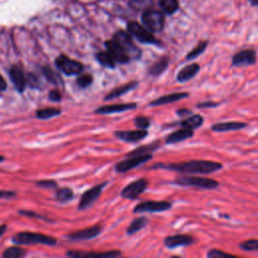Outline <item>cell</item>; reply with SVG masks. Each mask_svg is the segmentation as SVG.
<instances>
[{
    "instance_id": "cell-1",
    "label": "cell",
    "mask_w": 258,
    "mask_h": 258,
    "mask_svg": "<svg viewBox=\"0 0 258 258\" xmlns=\"http://www.w3.org/2000/svg\"><path fill=\"white\" fill-rule=\"evenodd\" d=\"M152 168H164L188 174H209L222 169L223 164L221 162L213 160H189L182 162H173L168 164L156 163L152 166Z\"/></svg>"
},
{
    "instance_id": "cell-2",
    "label": "cell",
    "mask_w": 258,
    "mask_h": 258,
    "mask_svg": "<svg viewBox=\"0 0 258 258\" xmlns=\"http://www.w3.org/2000/svg\"><path fill=\"white\" fill-rule=\"evenodd\" d=\"M12 242L15 244H42L47 246H54L56 239L54 237L44 235L41 233L34 232H19L16 233L12 238Z\"/></svg>"
},
{
    "instance_id": "cell-3",
    "label": "cell",
    "mask_w": 258,
    "mask_h": 258,
    "mask_svg": "<svg viewBox=\"0 0 258 258\" xmlns=\"http://www.w3.org/2000/svg\"><path fill=\"white\" fill-rule=\"evenodd\" d=\"M175 184L181 186H194L203 189H215L219 186V181L209 177H202L196 175H184L179 176L173 181Z\"/></svg>"
},
{
    "instance_id": "cell-4",
    "label": "cell",
    "mask_w": 258,
    "mask_h": 258,
    "mask_svg": "<svg viewBox=\"0 0 258 258\" xmlns=\"http://www.w3.org/2000/svg\"><path fill=\"white\" fill-rule=\"evenodd\" d=\"M141 19L144 26L152 32L161 31L164 27L165 19L163 13L160 11L154 9H146L142 13Z\"/></svg>"
},
{
    "instance_id": "cell-5",
    "label": "cell",
    "mask_w": 258,
    "mask_h": 258,
    "mask_svg": "<svg viewBox=\"0 0 258 258\" xmlns=\"http://www.w3.org/2000/svg\"><path fill=\"white\" fill-rule=\"evenodd\" d=\"M113 39L129 54L131 60L138 59L141 56V50L137 45H135L131 36L127 32L119 30L113 35Z\"/></svg>"
},
{
    "instance_id": "cell-6",
    "label": "cell",
    "mask_w": 258,
    "mask_h": 258,
    "mask_svg": "<svg viewBox=\"0 0 258 258\" xmlns=\"http://www.w3.org/2000/svg\"><path fill=\"white\" fill-rule=\"evenodd\" d=\"M56 69L67 76L79 75L83 72L84 66L82 62L72 59L66 54H59L54 60Z\"/></svg>"
},
{
    "instance_id": "cell-7",
    "label": "cell",
    "mask_w": 258,
    "mask_h": 258,
    "mask_svg": "<svg viewBox=\"0 0 258 258\" xmlns=\"http://www.w3.org/2000/svg\"><path fill=\"white\" fill-rule=\"evenodd\" d=\"M127 29L131 35H133L135 38H137L140 42L148 43V44H160V41L156 39L153 34L148 30L146 27L142 26L138 22L131 21L127 25Z\"/></svg>"
},
{
    "instance_id": "cell-8",
    "label": "cell",
    "mask_w": 258,
    "mask_h": 258,
    "mask_svg": "<svg viewBox=\"0 0 258 258\" xmlns=\"http://www.w3.org/2000/svg\"><path fill=\"white\" fill-rule=\"evenodd\" d=\"M172 203L168 201H145L137 204L133 209L134 213H159L169 210Z\"/></svg>"
},
{
    "instance_id": "cell-9",
    "label": "cell",
    "mask_w": 258,
    "mask_h": 258,
    "mask_svg": "<svg viewBox=\"0 0 258 258\" xmlns=\"http://www.w3.org/2000/svg\"><path fill=\"white\" fill-rule=\"evenodd\" d=\"M152 158V154L151 153H145V154H140V155H133V156H129L128 159L122 160L120 162H118L115 165V170L117 172H126L129 171L145 162H147L148 160H150Z\"/></svg>"
},
{
    "instance_id": "cell-10",
    "label": "cell",
    "mask_w": 258,
    "mask_h": 258,
    "mask_svg": "<svg viewBox=\"0 0 258 258\" xmlns=\"http://www.w3.org/2000/svg\"><path fill=\"white\" fill-rule=\"evenodd\" d=\"M108 182L105 181V182H102V183H99L91 188H89L88 190H86L82 197H81V200H80V203H79V210H86L88 209L90 206H92L94 204V202L101 196L103 189L105 188L106 184Z\"/></svg>"
},
{
    "instance_id": "cell-11",
    "label": "cell",
    "mask_w": 258,
    "mask_h": 258,
    "mask_svg": "<svg viewBox=\"0 0 258 258\" xmlns=\"http://www.w3.org/2000/svg\"><path fill=\"white\" fill-rule=\"evenodd\" d=\"M147 185L148 180L146 178H138L130 182L121 190V197L128 200H134L147 188Z\"/></svg>"
},
{
    "instance_id": "cell-12",
    "label": "cell",
    "mask_w": 258,
    "mask_h": 258,
    "mask_svg": "<svg viewBox=\"0 0 258 258\" xmlns=\"http://www.w3.org/2000/svg\"><path fill=\"white\" fill-rule=\"evenodd\" d=\"M257 53L252 48H247L238 51L232 56L233 67H248L256 63Z\"/></svg>"
},
{
    "instance_id": "cell-13",
    "label": "cell",
    "mask_w": 258,
    "mask_h": 258,
    "mask_svg": "<svg viewBox=\"0 0 258 258\" xmlns=\"http://www.w3.org/2000/svg\"><path fill=\"white\" fill-rule=\"evenodd\" d=\"M105 46L107 50L112 54L116 62L119 63H127L131 60L129 54L112 38L111 40H107L105 42Z\"/></svg>"
},
{
    "instance_id": "cell-14",
    "label": "cell",
    "mask_w": 258,
    "mask_h": 258,
    "mask_svg": "<svg viewBox=\"0 0 258 258\" xmlns=\"http://www.w3.org/2000/svg\"><path fill=\"white\" fill-rule=\"evenodd\" d=\"M195 243V239L192 236L187 234H176L167 236L164 239V245L169 248L173 249L180 246H189Z\"/></svg>"
},
{
    "instance_id": "cell-15",
    "label": "cell",
    "mask_w": 258,
    "mask_h": 258,
    "mask_svg": "<svg viewBox=\"0 0 258 258\" xmlns=\"http://www.w3.org/2000/svg\"><path fill=\"white\" fill-rule=\"evenodd\" d=\"M9 77L14 85V87L16 88V90L19 93H22L26 87L27 84V80L26 77L23 73V70L20 66L18 64H14L10 68L9 70Z\"/></svg>"
},
{
    "instance_id": "cell-16",
    "label": "cell",
    "mask_w": 258,
    "mask_h": 258,
    "mask_svg": "<svg viewBox=\"0 0 258 258\" xmlns=\"http://www.w3.org/2000/svg\"><path fill=\"white\" fill-rule=\"evenodd\" d=\"M115 136L123 141L126 142H138L142 139H144L148 132L146 129H136V130H122V131H116Z\"/></svg>"
},
{
    "instance_id": "cell-17",
    "label": "cell",
    "mask_w": 258,
    "mask_h": 258,
    "mask_svg": "<svg viewBox=\"0 0 258 258\" xmlns=\"http://www.w3.org/2000/svg\"><path fill=\"white\" fill-rule=\"evenodd\" d=\"M102 228L100 225H95L83 230H79V231H75L73 233H70L68 235V238H70L71 240H76V241H81V240H90L93 239L95 237H97L100 232H101Z\"/></svg>"
},
{
    "instance_id": "cell-18",
    "label": "cell",
    "mask_w": 258,
    "mask_h": 258,
    "mask_svg": "<svg viewBox=\"0 0 258 258\" xmlns=\"http://www.w3.org/2000/svg\"><path fill=\"white\" fill-rule=\"evenodd\" d=\"M137 107L136 103H125V104H113V105H105L97 108L95 113L97 114H112V113H120L123 111L133 110Z\"/></svg>"
},
{
    "instance_id": "cell-19",
    "label": "cell",
    "mask_w": 258,
    "mask_h": 258,
    "mask_svg": "<svg viewBox=\"0 0 258 258\" xmlns=\"http://www.w3.org/2000/svg\"><path fill=\"white\" fill-rule=\"evenodd\" d=\"M194 136V130L185 127H181L180 129H177L171 133H169L165 137V143L166 144H175L178 142H181L183 140L189 139Z\"/></svg>"
},
{
    "instance_id": "cell-20",
    "label": "cell",
    "mask_w": 258,
    "mask_h": 258,
    "mask_svg": "<svg viewBox=\"0 0 258 258\" xmlns=\"http://www.w3.org/2000/svg\"><path fill=\"white\" fill-rule=\"evenodd\" d=\"M122 253L119 250H111L106 252H81V251H68L67 255L74 258H85V257H117Z\"/></svg>"
},
{
    "instance_id": "cell-21",
    "label": "cell",
    "mask_w": 258,
    "mask_h": 258,
    "mask_svg": "<svg viewBox=\"0 0 258 258\" xmlns=\"http://www.w3.org/2000/svg\"><path fill=\"white\" fill-rule=\"evenodd\" d=\"M189 96V94L187 92H176V93H171V94H167V95H163L153 101H151L149 103L150 106H161V105H165V104H170V103H174L177 101H180L182 99H185Z\"/></svg>"
},
{
    "instance_id": "cell-22",
    "label": "cell",
    "mask_w": 258,
    "mask_h": 258,
    "mask_svg": "<svg viewBox=\"0 0 258 258\" xmlns=\"http://www.w3.org/2000/svg\"><path fill=\"white\" fill-rule=\"evenodd\" d=\"M248 124L241 121H229V122H219L212 125L211 129L214 132H229L244 129Z\"/></svg>"
},
{
    "instance_id": "cell-23",
    "label": "cell",
    "mask_w": 258,
    "mask_h": 258,
    "mask_svg": "<svg viewBox=\"0 0 258 258\" xmlns=\"http://www.w3.org/2000/svg\"><path fill=\"white\" fill-rule=\"evenodd\" d=\"M201 67L199 63L197 62H192L189 63L185 67H183L176 75V81L179 83H184L189 81L190 79H192L194 77H196L198 75V73L200 72Z\"/></svg>"
},
{
    "instance_id": "cell-24",
    "label": "cell",
    "mask_w": 258,
    "mask_h": 258,
    "mask_svg": "<svg viewBox=\"0 0 258 258\" xmlns=\"http://www.w3.org/2000/svg\"><path fill=\"white\" fill-rule=\"evenodd\" d=\"M137 86H138V82H136V81H131V82L125 84V85H122V86H120V87L115 88L114 90H112L110 93H108V94L105 96L104 100H105V101H109V100H113V99H115V98H118V97H120V96H122V95H124V94H126V93H128V92H130V91H132V90L135 89Z\"/></svg>"
},
{
    "instance_id": "cell-25",
    "label": "cell",
    "mask_w": 258,
    "mask_h": 258,
    "mask_svg": "<svg viewBox=\"0 0 258 258\" xmlns=\"http://www.w3.org/2000/svg\"><path fill=\"white\" fill-rule=\"evenodd\" d=\"M168 64H169V57L166 55H163L159 59H157L154 63H152V66L148 69V73L150 76L158 77L167 69Z\"/></svg>"
},
{
    "instance_id": "cell-26",
    "label": "cell",
    "mask_w": 258,
    "mask_h": 258,
    "mask_svg": "<svg viewBox=\"0 0 258 258\" xmlns=\"http://www.w3.org/2000/svg\"><path fill=\"white\" fill-rule=\"evenodd\" d=\"M204 121H205V119L201 114H194V115H189L187 118L180 121L179 125L181 127H185V128L195 130V129L201 127L204 124Z\"/></svg>"
},
{
    "instance_id": "cell-27",
    "label": "cell",
    "mask_w": 258,
    "mask_h": 258,
    "mask_svg": "<svg viewBox=\"0 0 258 258\" xmlns=\"http://www.w3.org/2000/svg\"><path fill=\"white\" fill-rule=\"evenodd\" d=\"M96 58L97 60L104 67L109 68V69H114L115 68V63L116 60L114 59V57L112 56V54L106 50V51H100L96 54Z\"/></svg>"
},
{
    "instance_id": "cell-28",
    "label": "cell",
    "mask_w": 258,
    "mask_h": 258,
    "mask_svg": "<svg viewBox=\"0 0 258 258\" xmlns=\"http://www.w3.org/2000/svg\"><path fill=\"white\" fill-rule=\"evenodd\" d=\"M158 147H159V142L158 141L152 142V143L145 144V145L137 147L136 149L130 151L126 156L129 157V156H133V155H140V154H145V153H151L152 151L156 150Z\"/></svg>"
},
{
    "instance_id": "cell-29",
    "label": "cell",
    "mask_w": 258,
    "mask_h": 258,
    "mask_svg": "<svg viewBox=\"0 0 258 258\" xmlns=\"http://www.w3.org/2000/svg\"><path fill=\"white\" fill-rule=\"evenodd\" d=\"M147 223H148V220L145 217H140V218L133 220L127 228V234L128 235L135 234L136 232L143 229L147 225Z\"/></svg>"
},
{
    "instance_id": "cell-30",
    "label": "cell",
    "mask_w": 258,
    "mask_h": 258,
    "mask_svg": "<svg viewBox=\"0 0 258 258\" xmlns=\"http://www.w3.org/2000/svg\"><path fill=\"white\" fill-rule=\"evenodd\" d=\"M41 70H42V73H43L44 77L46 78V80L49 81L50 83H52L53 85L60 86V85L63 84L61 77L57 73H55L51 68L43 67Z\"/></svg>"
},
{
    "instance_id": "cell-31",
    "label": "cell",
    "mask_w": 258,
    "mask_h": 258,
    "mask_svg": "<svg viewBox=\"0 0 258 258\" xmlns=\"http://www.w3.org/2000/svg\"><path fill=\"white\" fill-rule=\"evenodd\" d=\"M208 46V41L207 40H201L190 51L187 52V54L185 55V59L186 60H191L197 58L200 54H202L206 48Z\"/></svg>"
},
{
    "instance_id": "cell-32",
    "label": "cell",
    "mask_w": 258,
    "mask_h": 258,
    "mask_svg": "<svg viewBox=\"0 0 258 258\" xmlns=\"http://www.w3.org/2000/svg\"><path fill=\"white\" fill-rule=\"evenodd\" d=\"M159 7L165 14H173L178 9L177 0H159Z\"/></svg>"
},
{
    "instance_id": "cell-33",
    "label": "cell",
    "mask_w": 258,
    "mask_h": 258,
    "mask_svg": "<svg viewBox=\"0 0 258 258\" xmlns=\"http://www.w3.org/2000/svg\"><path fill=\"white\" fill-rule=\"evenodd\" d=\"M60 110L57 108H43L39 109L35 112V115L39 119H49L55 116H58L60 114Z\"/></svg>"
},
{
    "instance_id": "cell-34",
    "label": "cell",
    "mask_w": 258,
    "mask_h": 258,
    "mask_svg": "<svg viewBox=\"0 0 258 258\" xmlns=\"http://www.w3.org/2000/svg\"><path fill=\"white\" fill-rule=\"evenodd\" d=\"M74 198V191L70 187H60L56 190L55 199L59 203H67Z\"/></svg>"
},
{
    "instance_id": "cell-35",
    "label": "cell",
    "mask_w": 258,
    "mask_h": 258,
    "mask_svg": "<svg viewBox=\"0 0 258 258\" xmlns=\"http://www.w3.org/2000/svg\"><path fill=\"white\" fill-rule=\"evenodd\" d=\"M25 255H26L25 250L17 246L9 247L2 253L3 258H20Z\"/></svg>"
},
{
    "instance_id": "cell-36",
    "label": "cell",
    "mask_w": 258,
    "mask_h": 258,
    "mask_svg": "<svg viewBox=\"0 0 258 258\" xmlns=\"http://www.w3.org/2000/svg\"><path fill=\"white\" fill-rule=\"evenodd\" d=\"M239 248L248 252L258 251V239L245 240L239 244Z\"/></svg>"
},
{
    "instance_id": "cell-37",
    "label": "cell",
    "mask_w": 258,
    "mask_h": 258,
    "mask_svg": "<svg viewBox=\"0 0 258 258\" xmlns=\"http://www.w3.org/2000/svg\"><path fill=\"white\" fill-rule=\"evenodd\" d=\"M76 83L80 88H88L93 83V77L89 74H83L77 78Z\"/></svg>"
},
{
    "instance_id": "cell-38",
    "label": "cell",
    "mask_w": 258,
    "mask_h": 258,
    "mask_svg": "<svg viewBox=\"0 0 258 258\" xmlns=\"http://www.w3.org/2000/svg\"><path fill=\"white\" fill-rule=\"evenodd\" d=\"M207 257L208 258H222V257H236V255L227 253L220 249H211L208 251Z\"/></svg>"
},
{
    "instance_id": "cell-39",
    "label": "cell",
    "mask_w": 258,
    "mask_h": 258,
    "mask_svg": "<svg viewBox=\"0 0 258 258\" xmlns=\"http://www.w3.org/2000/svg\"><path fill=\"white\" fill-rule=\"evenodd\" d=\"M134 123L138 129H147L150 126V119L145 116H138L134 119Z\"/></svg>"
},
{
    "instance_id": "cell-40",
    "label": "cell",
    "mask_w": 258,
    "mask_h": 258,
    "mask_svg": "<svg viewBox=\"0 0 258 258\" xmlns=\"http://www.w3.org/2000/svg\"><path fill=\"white\" fill-rule=\"evenodd\" d=\"M35 184L37 186L40 187H44V188H55L57 183L56 181L52 180V179H42V180H38L35 182Z\"/></svg>"
},
{
    "instance_id": "cell-41",
    "label": "cell",
    "mask_w": 258,
    "mask_h": 258,
    "mask_svg": "<svg viewBox=\"0 0 258 258\" xmlns=\"http://www.w3.org/2000/svg\"><path fill=\"white\" fill-rule=\"evenodd\" d=\"M48 99L52 102H59L61 100V94L57 90H51L48 93Z\"/></svg>"
},
{
    "instance_id": "cell-42",
    "label": "cell",
    "mask_w": 258,
    "mask_h": 258,
    "mask_svg": "<svg viewBox=\"0 0 258 258\" xmlns=\"http://www.w3.org/2000/svg\"><path fill=\"white\" fill-rule=\"evenodd\" d=\"M131 3L136 8H144V7H147L148 4L151 3V0H132Z\"/></svg>"
},
{
    "instance_id": "cell-43",
    "label": "cell",
    "mask_w": 258,
    "mask_h": 258,
    "mask_svg": "<svg viewBox=\"0 0 258 258\" xmlns=\"http://www.w3.org/2000/svg\"><path fill=\"white\" fill-rule=\"evenodd\" d=\"M18 213H19L20 215L26 216V217H28V218H36V219H45V218H43L42 216L38 215L37 213L31 212V211H19Z\"/></svg>"
},
{
    "instance_id": "cell-44",
    "label": "cell",
    "mask_w": 258,
    "mask_h": 258,
    "mask_svg": "<svg viewBox=\"0 0 258 258\" xmlns=\"http://www.w3.org/2000/svg\"><path fill=\"white\" fill-rule=\"evenodd\" d=\"M219 106V103L217 102H212V101H207V102H202V103H199L197 105L198 108H215Z\"/></svg>"
},
{
    "instance_id": "cell-45",
    "label": "cell",
    "mask_w": 258,
    "mask_h": 258,
    "mask_svg": "<svg viewBox=\"0 0 258 258\" xmlns=\"http://www.w3.org/2000/svg\"><path fill=\"white\" fill-rule=\"evenodd\" d=\"M27 83L31 86V87H38V81L37 78L33 75V74H28L26 77Z\"/></svg>"
},
{
    "instance_id": "cell-46",
    "label": "cell",
    "mask_w": 258,
    "mask_h": 258,
    "mask_svg": "<svg viewBox=\"0 0 258 258\" xmlns=\"http://www.w3.org/2000/svg\"><path fill=\"white\" fill-rule=\"evenodd\" d=\"M16 196L13 190H0V199H12Z\"/></svg>"
},
{
    "instance_id": "cell-47",
    "label": "cell",
    "mask_w": 258,
    "mask_h": 258,
    "mask_svg": "<svg viewBox=\"0 0 258 258\" xmlns=\"http://www.w3.org/2000/svg\"><path fill=\"white\" fill-rule=\"evenodd\" d=\"M191 110L189 109H186V108H181V109H178L176 110V114L180 117H184V116H189L191 115Z\"/></svg>"
},
{
    "instance_id": "cell-48",
    "label": "cell",
    "mask_w": 258,
    "mask_h": 258,
    "mask_svg": "<svg viewBox=\"0 0 258 258\" xmlns=\"http://www.w3.org/2000/svg\"><path fill=\"white\" fill-rule=\"evenodd\" d=\"M6 88H7V83L0 74V95L2 94V92H4L6 90Z\"/></svg>"
},
{
    "instance_id": "cell-49",
    "label": "cell",
    "mask_w": 258,
    "mask_h": 258,
    "mask_svg": "<svg viewBox=\"0 0 258 258\" xmlns=\"http://www.w3.org/2000/svg\"><path fill=\"white\" fill-rule=\"evenodd\" d=\"M6 230H7V226L5 224L0 225V237L6 232Z\"/></svg>"
},
{
    "instance_id": "cell-50",
    "label": "cell",
    "mask_w": 258,
    "mask_h": 258,
    "mask_svg": "<svg viewBox=\"0 0 258 258\" xmlns=\"http://www.w3.org/2000/svg\"><path fill=\"white\" fill-rule=\"evenodd\" d=\"M249 3L252 6H258V0H249Z\"/></svg>"
},
{
    "instance_id": "cell-51",
    "label": "cell",
    "mask_w": 258,
    "mask_h": 258,
    "mask_svg": "<svg viewBox=\"0 0 258 258\" xmlns=\"http://www.w3.org/2000/svg\"><path fill=\"white\" fill-rule=\"evenodd\" d=\"M4 160V156H2V155H0V162H2Z\"/></svg>"
}]
</instances>
